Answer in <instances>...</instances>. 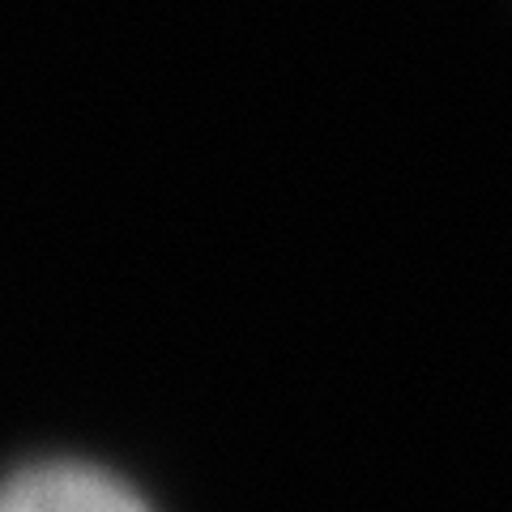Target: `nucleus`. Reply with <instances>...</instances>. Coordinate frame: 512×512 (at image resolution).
I'll list each match as a JSON object with an SVG mask.
<instances>
[{"instance_id":"1","label":"nucleus","mask_w":512,"mask_h":512,"mask_svg":"<svg viewBox=\"0 0 512 512\" xmlns=\"http://www.w3.org/2000/svg\"><path fill=\"white\" fill-rule=\"evenodd\" d=\"M0 512H150V508L116 474L77 466V461H43V466L13 474Z\"/></svg>"}]
</instances>
